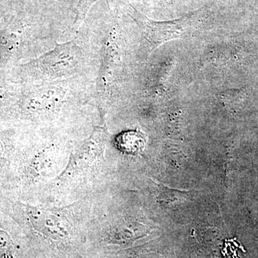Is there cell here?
<instances>
[{"label": "cell", "mask_w": 258, "mask_h": 258, "mask_svg": "<svg viewBox=\"0 0 258 258\" xmlns=\"http://www.w3.org/2000/svg\"><path fill=\"white\" fill-rule=\"evenodd\" d=\"M10 149H11L8 144V141L3 139V137L0 136V177L9 164L10 152H11Z\"/></svg>", "instance_id": "cell-4"}, {"label": "cell", "mask_w": 258, "mask_h": 258, "mask_svg": "<svg viewBox=\"0 0 258 258\" xmlns=\"http://www.w3.org/2000/svg\"><path fill=\"white\" fill-rule=\"evenodd\" d=\"M81 59V52L72 42L61 44L30 64L45 77L57 78L74 73Z\"/></svg>", "instance_id": "cell-1"}, {"label": "cell", "mask_w": 258, "mask_h": 258, "mask_svg": "<svg viewBox=\"0 0 258 258\" xmlns=\"http://www.w3.org/2000/svg\"><path fill=\"white\" fill-rule=\"evenodd\" d=\"M98 0H80L79 6L77 8V15H76V24L82 23L86 18L88 11L91 6Z\"/></svg>", "instance_id": "cell-5"}, {"label": "cell", "mask_w": 258, "mask_h": 258, "mask_svg": "<svg viewBox=\"0 0 258 258\" xmlns=\"http://www.w3.org/2000/svg\"><path fill=\"white\" fill-rule=\"evenodd\" d=\"M158 187H159L158 202L160 203L161 206L164 207L189 199L190 194L194 191V190L185 191V190L171 189L163 183H159L158 184Z\"/></svg>", "instance_id": "cell-3"}, {"label": "cell", "mask_w": 258, "mask_h": 258, "mask_svg": "<svg viewBox=\"0 0 258 258\" xmlns=\"http://www.w3.org/2000/svg\"><path fill=\"white\" fill-rule=\"evenodd\" d=\"M63 96L64 91L60 88L52 87L40 90L28 100L25 105L26 110L34 111V109H38V108L54 106L63 98Z\"/></svg>", "instance_id": "cell-2"}]
</instances>
